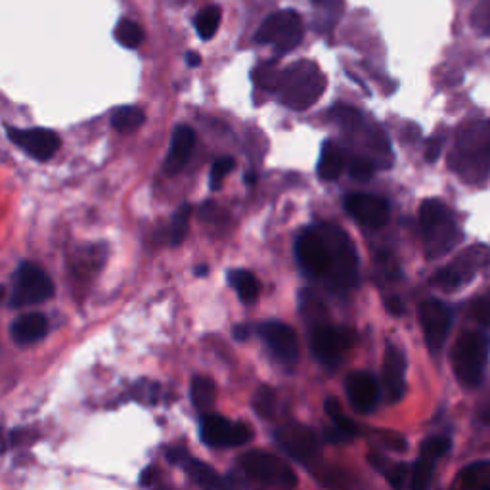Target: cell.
<instances>
[{
	"label": "cell",
	"instance_id": "obj_19",
	"mask_svg": "<svg viewBox=\"0 0 490 490\" xmlns=\"http://www.w3.org/2000/svg\"><path fill=\"white\" fill-rule=\"evenodd\" d=\"M406 359L402 351L394 345H387L384 359V387L389 401L399 402L406 391Z\"/></svg>",
	"mask_w": 490,
	"mask_h": 490
},
{
	"label": "cell",
	"instance_id": "obj_21",
	"mask_svg": "<svg viewBox=\"0 0 490 490\" xmlns=\"http://www.w3.org/2000/svg\"><path fill=\"white\" fill-rule=\"evenodd\" d=\"M48 332V320L40 312H27L12 324V337L13 342L21 347L33 345L40 342Z\"/></svg>",
	"mask_w": 490,
	"mask_h": 490
},
{
	"label": "cell",
	"instance_id": "obj_32",
	"mask_svg": "<svg viewBox=\"0 0 490 490\" xmlns=\"http://www.w3.org/2000/svg\"><path fill=\"white\" fill-rule=\"evenodd\" d=\"M253 408L261 418H272L276 412V393L266 385L258 387L253 397Z\"/></svg>",
	"mask_w": 490,
	"mask_h": 490
},
{
	"label": "cell",
	"instance_id": "obj_8",
	"mask_svg": "<svg viewBox=\"0 0 490 490\" xmlns=\"http://www.w3.org/2000/svg\"><path fill=\"white\" fill-rule=\"evenodd\" d=\"M241 469L249 475V477L266 483L290 488L297 485V477L293 469L285 464V461L275 454L265 451H253L241 456Z\"/></svg>",
	"mask_w": 490,
	"mask_h": 490
},
{
	"label": "cell",
	"instance_id": "obj_23",
	"mask_svg": "<svg viewBox=\"0 0 490 490\" xmlns=\"http://www.w3.org/2000/svg\"><path fill=\"white\" fill-rule=\"evenodd\" d=\"M190 397H192L198 412H201L203 416L211 414L216 399V387L213 384V379L206 376H196L192 379V387H190Z\"/></svg>",
	"mask_w": 490,
	"mask_h": 490
},
{
	"label": "cell",
	"instance_id": "obj_26",
	"mask_svg": "<svg viewBox=\"0 0 490 490\" xmlns=\"http://www.w3.org/2000/svg\"><path fill=\"white\" fill-rule=\"evenodd\" d=\"M435 464H437V458L421 451L418 461L412 468V475H410V488L412 490H429L431 481H433Z\"/></svg>",
	"mask_w": 490,
	"mask_h": 490
},
{
	"label": "cell",
	"instance_id": "obj_49",
	"mask_svg": "<svg viewBox=\"0 0 490 490\" xmlns=\"http://www.w3.org/2000/svg\"><path fill=\"white\" fill-rule=\"evenodd\" d=\"M488 132H490V122H488Z\"/></svg>",
	"mask_w": 490,
	"mask_h": 490
},
{
	"label": "cell",
	"instance_id": "obj_7",
	"mask_svg": "<svg viewBox=\"0 0 490 490\" xmlns=\"http://www.w3.org/2000/svg\"><path fill=\"white\" fill-rule=\"evenodd\" d=\"M355 332H351L349 328H335L328 322L318 324L310 334L312 355L325 368H335L342 362L351 345L355 343Z\"/></svg>",
	"mask_w": 490,
	"mask_h": 490
},
{
	"label": "cell",
	"instance_id": "obj_20",
	"mask_svg": "<svg viewBox=\"0 0 490 490\" xmlns=\"http://www.w3.org/2000/svg\"><path fill=\"white\" fill-rule=\"evenodd\" d=\"M194 146H196V132L186 125L176 127L171 139V152L167 156L165 167H163L165 173L167 174L181 173L186 167L190 156H192Z\"/></svg>",
	"mask_w": 490,
	"mask_h": 490
},
{
	"label": "cell",
	"instance_id": "obj_5",
	"mask_svg": "<svg viewBox=\"0 0 490 490\" xmlns=\"http://www.w3.org/2000/svg\"><path fill=\"white\" fill-rule=\"evenodd\" d=\"M255 40L258 45H272L276 54H288L301 45L303 20L293 10L272 13L258 27Z\"/></svg>",
	"mask_w": 490,
	"mask_h": 490
},
{
	"label": "cell",
	"instance_id": "obj_37",
	"mask_svg": "<svg viewBox=\"0 0 490 490\" xmlns=\"http://www.w3.org/2000/svg\"><path fill=\"white\" fill-rule=\"evenodd\" d=\"M236 167V163L232 157H221V159H216L213 163V167H211V188L216 190L221 186L223 179L228 174V173H232Z\"/></svg>",
	"mask_w": 490,
	"mask_h": 490
},
{
	"label": "cell",
	"instance_id": "obj_40",
	"mask_svg": "<svg viewBox=\"0 0 490 490\" xmlns=\"http://www.w3.org/2000/svg\"><path fill=\"white\" fill-rule=\"evenodd\" d=\"M475 25L481 27V31L490 33V0H483L477 16H475Z\"/></svg>",
	"mask_w": 490,
	"mask_h": 490
},
{
	"label": "cell",
	"instance_id": "obj_46",
	"mask_svg": "<svg viewBox=\"0 0 490 490\" xmlns=\"http://www.w3.org/2000/svg\"><path fill=\"white\" fill-rule=\"evenodd\" d=\"M234 335H236V339H245V337H248V335H249V330H248V328H245V325H240V328H236Z\"/></svg>",
	"mask_w": 490,
	"mask_h": 490
},
{
	"label": "cell",
	"instance_id": "obj_9",
	"mask_svg": "<svg viewBox=\"0 0 490 490\" xmlns=\"http://www.w3.org/2000/svg\"><path fill=\"white\" fill-rule=\"evenodd\" d=\"M490 266V248L486 245H473L468 251L456 257V261L437 272L433 283L443 290H456L464 282H469L481 268Z\"/></svg>",
	"mask_w": 490,
	"mask_h": 490
},
{
	"label": "cell",
	"instance_id": "obj_16",
	"mask_svg": "<svg viewBox=\"0 0 490 490\" xmlns=\"http://www.w3.org/2000/svg\"><path fill=\"white\" fill-rule=\"evenodd\" d=\"M167 460L174 461L176 466H181L186 469V473L192 477V481L196 485H199L203 490H228V483L226 479H223L219 473H216L211 466L203 464L201 460L190 456L184 448H169L167 451Z\"/></svg>",
	"mask_w": 490,
	"mask_h": 490
},
{
	"label": "cell",
	"instance_id": "obj_2",
	"mask_svg": "<svg viewBox=\"0 0 490 490\" xmlns=\"http://www.w3.org/2000/svg\"><path fill=\"white\" fill-rule=\"evenodd\" d=\"M328 249V270L325 280L334 290L347 291L359 283V257L351 238L335 224H318Z\"/></svg>",
	"mask_w": 490,
	"mask_h": 490
},
{
	"label": "cell",
	"instance_id": "obj_6",
	"mask_svg": "<svg viewBox=\"0 0 490 490\" xmlns=\"http://www.w3.org/2000/svg\"><path fill=\"white\" fill-rule=\"evenodd\" d=\"M54 295L52 278L35 263H23L16 275V285L10 299V305L16 308L33 307L45 303Z\"/></svg>",
	"mask_w": 490,
	"mask_h": 490
},
{
	"label": "cell",
	"instance_id": "obj_36",
	"mask_svg": "<svg viewBox=\"0 0 490 490\" xmlns=\"http://www.w3.org/2000/svg\"><path fill=\"white\" fill-rule=\"evenodd\" d=\"M349 174L355 181H370L374 174V163L366 157H352L349 163Z\"/></svg>",
	"mask_w": 490,
	"mask_h": 490
},
{
	"label": "cell",
	"instance_id": "obj_4",
	"mask_svg": "<svg viewBox=\"0 0 490 490\" xmlns=\"http://www.w3.org/2000/svg\"><path fill=\"white\" fill-rule=\"evenodd\" d=\"M488 364V342L483 334L461 335L452 352V368L458 381L466 387H477Z\"/></svg>",
	"mask_w": 490,
	"mask_h": 490
},
{
	"label": "cell",
	"instance_id": "obj_18",
	"mask_svg": "<svg viewBox=\"0 0 490 490\" xmlns=\"http://www.w3.org/2000/svg\"><path fill=\"white\" fill-rule=\"evenodd\" d=\"M347 397L357 412L370 414L379 404V384L368 372H352L345 381Z\"/></svg>",
	"mask_w": 490,
	"mask_h": 490
},
{
	"label": "cell",
	"instance_id": "obj_44",
	"mask_svg": "<svg viewBox=\"0 0 490 490\" xmlns=\"http://www.w3.org/2000/svg\"><path fill=\"white\" fill-rule=\"evenodd\" d=\"M318 8H324V10H342L343 6V0H312Z\"/></svg>",
	"mask_w": 490,
	"mask_h": 490
},
{
	"label": "cell",
	"instance_id": "obj_38",
	"mask_svg": "<svg viewBox=\"0 0 490 490\" xmlns=\"http://www.w3.org/2000/svg\"><path fill=\"white\" fill-rule=\"evenodd\" d=\"M471 315L485 328H490V288L473 303Z\"/></svg>",
	"mask_w": 490,
	"mask_h": 490
},
{
	"label": "cell",
	"instance_id": "obj_43",
	"mask_svg": "<svg viewBox=\"0 0 490 490\" xmlns=\"http://www.w3.org/2000/svg\"><path fill=\"white\" fill-rule=\"evenodd\" d=\"M477 414H479V419L483 421V424L490 426V394H488V397L479 404Z\"/></svg>",
	"mask_w": 490,
	"mask_h": 490
},
{
	"label": "cell",
	"instance_id": "obj_45",
	"mask_svg": "<svg viewBox=\"0 0 490 490\" xmlns=\"http://www.w3.org/2000/svg\"><path fill=\"white\" fill-rule=\"evenodd\" d=\"M186 62H188V65L196 67V65H199V63H201V58L198 56L196 52H190V54H188V58H186Z\"/></svg>",
	"mask_w": 490,
	"mask_h": 490
},
{
	"label": "cell",
	"instance_id": "obj_24",
	"mask_svg": "<svg viewBox=\"0 0 490 490\" xmlns=\"http://www.w3.org/2000/svg\"><path fill=\"white\" fill-rule=\"evenodd\" d=\"M228 282L232 288L236 290V293L240 295V299L243 303H255L258 291H261V283L251 275L248 270H232L228 275Z\"/></svg>",
	"mask_w": 490,
	"mask_h": 490
},
{
	"label": "cell",
	"instance_id": "obj_25",
	"mask_svg": "<svg viewBox=\"0 0 490 490\" xmlns=\"http://www.w3.org/2000/svg\"><path fill=\"white\" fill-rule=\"evenodd\" d=\"M146 121V114L139 106H121L114 112L112 125L119 132H134L139 131Z\"/></svg>",
	"mask_w": 490,
	"mask_h": 490
},
{
	"label": "cell",
	"instance_id": "obj_10",
	"mask_svg": "<svg viewBox=\"0 0 490 490\" xmlns=\"http://www.w3.org/2000/svg\"><path fill=\"white\" fill-rule=\"evenodd\" d=\"M275 439L282 451L297 461L315 460L320 454V439L317 433L301 424H285L275 431Z\"/></svg>",
	"mask_w": 490,
	"mask_h": 490
},
{
	"label": "cell",
	"instance_id": "obj_29",
	"mask_svg": "<svg viewBox=\"0 0 490 490\" xmlns=\"http://www.w3.org/2000/svg\"><path fill=\"white\" fill-rule=\"evenodd\" d=\"M115 38L121 46L139 48L144 40V30L132 20H121L115 27Z\"/></svg>",
	"mask_w": 490,
	"mask_h": 490
},
{
	"label": "cell",
	"instance_id": "obj_17",
	"mask_svg": "<svg viewBox=\"0 0 490 490\" xmlns=\"http://www.w3.org/2000/svg\"><path fill=\"white\" fill-rule=\"evenodd\" d=\"M345 207L352 219L364 226L379 228L389 221V203L372 194H351L345 199Z\"/></svg>",
	"mask_w": 490,
	"mask_h": 490
},
{
	"label": "cell",
	"instance_id": "obj_27",
	"mask_svg": "<svg viewBox=\"0 0 490 490\" xmlns=\"http://www.w3.org/2000/svg\"><path fill=\"white\" fill-rule=\"evenodd\" d=\"M324 408H325V414H328L330 419H332V424H334L332 427H334V429H337V431H342L343 435H347V437H349L351 441L355 439V437H359V435H360L359 426L355 424V421L349 419V418L343 414L342 406H339V402H337L335 399H328V401H325Z\"/></svg>",
	"mask_w": 490,
	"mask_h": 490
},
{
	"label": "cell",
	"instance_id": "obj_30",
	"mask_svg": "<svg viewBox=\"0 0 490 490\" xmlns=\"http://www.w3.org/2000/svg\"><path fill=\"white\" fill-rule=\"evenodd\" d=\"M221 18H223L221 8L209 6V8H206V10H201V12L198 13V18H196V31H198V35H199L203 40H207V38L215 37V33L219 31Z\"/></svg>",
	"mask_w": 490,
	"mask_h": 490
},
{
	"label": "cell",
	"instance_id": "obj_28",
	"mask_svg": "<svg viewBox=\"0 0 490 490\" xmlns=\"http://www.w3.org/2000/svg\"><path fill=\"white\" fill-rule=\"evenodd\" d=\"M370 461H372V466L377 468L379 471H384L385 473V479L389 481V485L393 488H397L401 490L406 483V477H408V466L404 464H391V460H385V458H381V456H370Z\"/></svg>",
	"mask_w": 490,
	"mask_h": 490
},
{
	"label": "cell",
	"instance_id": "obj_3",
	"mask_svg": "<svg viewBox=\"0 0 490 490\" xmlns=\"http://www.w3.org/2000/svg\"><path fill=\"white\" fill-rule=\"evenodd\" d=\"M419 223L426 238L427 257H441L454 249L461 232L454 216L441 199H426L419 207Z\"/></svg>",
	"mask_w": 490,
	"mask_h": 490
},
{
	"label": "cell",
	"instance_id": "obj_33",
	"mask_svg": "<svg viewBox=\"0 0 490 490\" xmlns=\"http://www.w3.org/2000/svg\"><path fill=\"white\" fill-rule=\"evenodd\" d=\"M301 310L307 320H310L315 325L325 322V310L324 305L318 301L317 295H312L310 291L301 293Z\"/></svg>",
	"mask_w": 490,
	"mask_h": 490
},
{
	"label": "cell",
	"instance_id": "obj_48",
	"mask_svg": "<svg viewBox=\"0 0 490 490\" xmlns=\"http://www.w3.org/2000/svg\"><path fill=\"white\" fill-rule=\"evenodd\" d=\"M198 275H199V276H203V275H207V268H206V266H201V268L198 270Z\"/></svg>",
	"mask_w": 490,
	"mask_h": 490
},
{
	"label": "cell",
	"instance_id": "obj_42",
	"mask_svg": "<svg viewBox=\"0 0 490 490\" xmlns=\"http://www.w3.org/2000/svg\"><path fill=\"white\" fill-rule=\"evenodd\" d=\"M385 305H387L391 315H394V317H401L402 312H404V305H402V301H401L399 297H389L387 301H385Z\"/></svg>",
	"mask_w": 490,
	"mask_h": 490
},
{
	"label": "cell",
	"instance_id": "obj_34",
	"mask_svg": "<svg viewBox=\"0 0 490 490\" xmlns=\"http://www.w3.org/2000/svg\"><path fill=\"white\" fill-rule=\"evenodd\" d=\"M190 213H192L190 206H182L179 211H176V215L173 216L171 232H169L173 245H179L186 238L188 226H190Z\"/></svg>",
	"mask_w": 490,
	"mask_h": 490
},
{
	"label": "cell",
	"instance_id": "obj_31",
	"mask_svg": "<svg viewBox=\"0 0 490 490\" xmlns=\"http://www.w3.org/2000/svg\"><path fill=\"white\" fill-rule=\"evenodd\" d=\"M330 117L337 122L339 127L349 131V132L357 131L362 122V115L359 110H355V107H351V106H342V104L332 107Z\"/></svg>",
	"mask_w": 490,
	"mask_h": 490
},
{
	"label": "cell",
	"instance_id": "obj_35",
	"mask_svg": "<svg viewBox=\"0 0 490 490\" xmlns=\"http://www.w3.org/2000/svg\"><path fill=\"white\" fill-rule=\"evenodd\" d=\"M253 79H255V83H257L258 87L268 89V90H276L278 85H280L282 72L278 70L276 65L266 63V65L257 67L255 73H253Z\"/></svg>",
	"mask_w": 490,
	"mask_h": 490
},
{
	"label": "cell",
	"instance_id": "obj_22",
	"mask_svg": "<svg viewBox=\"0 0 490 490\" xmlns=\"http://www.w3.org/2000/svg\"><path fill=\"white\" fill-rule=\"evenodd\" d=\"M345 169V154L334 142H324L318 161V174L322 181H335Z\"/></svg>",
	"mask_w": 490,
	"mask_h": 490
},
{
	"label": "cell",
	"instance_id": "obj_39",
	"mask_svg": "<svg viewBox=\"0 0 490 490\" xmlns=\"http://www.w3.org/2000/svg\"><path fill=\"white\" fill-rule=\"evenodd\" d=\"M451 446H452V443L448 437H431L424 444H421V451L439 460L441 456H444L448 451H451Z\"/></svg>",
	"mask_w": 490,
	"mask_h": 490
},
{
	"label": "cell",
	"instance_id": "obj_14",
	"mask_svg": "<svg viewBox=\"0 0 490 490\" xmlns=\"http://www.w3.org/2000/svg\"><path fill=\"white\" fill-rule=\"evenodd\" d=\"M295 253L299 265L303 266L308 276H325V270H328V249H325V243L318 226L305 230V232L297 238Z\"/></svg>",
	"mask_w": 490,
	"mask_h": 490
},
{
	"label": "cell",
	"instance_id": "obj_12",
	"mask_svg": "<svg viewBox=\"0 0 490 490\" xmlns=\"http://www.w3.org/2000/svg\"><path fill=\"white\" fill-rule=\"evenodd\" d=\"M258 335H261L266 347L270 349L272 357H275L283 366H295L299 360V339L291 325L283 322H263L258 325Z\"/></svg>",
	"mask_w": 490,
	"mask_h": 490
},
{
	"label": "cell",
	"instance_id": "obj_13",
	"mask_svg": "<svg viewBox=\"0 0 490 490\" xmlns=\"http://www.w3.org/2000/svg\"><path fill=\"white\" fill-rule=\"evenodd\" d=\"M419 322L424 328L426 343L431 352H439L446 343L448 334L452 328V312L446 305H443L437 299H429V301L421 303L419 307Z\"/></svg>",
	"mask_w": 490,
	"mask_h": 490
},
{
	"label": "cell",
	"instance_id": "obj_1",
	"mask_svg": "<svg viewBox=\"0 0 490 490\" xmlns=\"http://www.w3.org/2000/svg\"><path fill=\"white\" fill-rule=\"evenodd\" d=\"M325 90V77L320 67L312 62L291 63L282 72L280 85L276 89L278 98L290 110L303 112L315 106Z\"/></svg>",
	"mask_w": 490,
	"mask_h": 490
},
{
	"label": "cell",
	"instance_id": "obj_15",
	"mask_svg": "<svg viewBox=\"0 0 490 490\" xmlns=\"http://www.w3.org/2000/svg\"><path fill=\"white\" fill-rule=\"evenodd\" d=\"M10 140L25 154L38 161H48L60 152V136L50 129H8Z\"/></svg>",
	"mask_w": 490,
	"mask_h": 490
},
{
	"label": "cell",
	"instance_id": "obj_11",
	"mask_svg": "<svg viewBox=\"0 0 490 490\" xmlns=\"http://www.w3.org/2000/svg\"><path fill=\"white\" fill-rule=\"evenodd\" d=\"M251 429L241 421L206 414L201 419V439L209 446H241L251 441Z\"/></svg>",
	"mask_w": 490,
	"mask_h": 490
},
{
	"label": "cell",
	"instance_id": "obj_47",
	"mask_svg": "<svg viewBox=\"0 0 490 490\" xmlns=\"http://www.w3.org/2000/svg\"><path fill=\"white\" fill-rule=\"evenodd\" d=\"M257 181V174L255 173H248V174H245V182H248V184H251V182H255Z\"/></svg>",
	"mask_w": 490,
	"mask_h": 490
},
{
	"label": "cell",
	"instance_id": "obj_41",
	"mask_svg": "<svg viewBox=\"0 0 490 490\" xmlns=\"http://www.w3.org/2000/svg\"><path fill=\"white\" fill-rule=\"evenodd\" d=\"M443 144H444L443 136H433V139L427 142V148H426V159L427 161H437L441 152H443Z\"/></svg>",
	"mask_w": 490,
	"mask_h": 490
}]
</instances>
